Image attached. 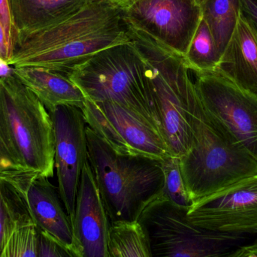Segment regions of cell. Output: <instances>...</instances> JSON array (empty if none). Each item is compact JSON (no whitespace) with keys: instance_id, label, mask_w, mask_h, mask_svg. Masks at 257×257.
Returning a JSON list of instances; mask_svg holds the SVG:
<instances>
[{"instance_id":"cell-11","label":"cell","mask_w":257,"mask_h":257,"mask_svg":"<svg viewBox=\"0 0 257 257\" xmlns=\"http://www.w3.org/2000/svg\"><path fill=\"white\" fill-rule=\"evenodd\" d=\"M49 114L54 127L57 189L71 222L81 174L89 160L87 124L82 110L77 107L59 106Z\"/></svg>"},{"instance_id":"cell-23","label":"cell","mask_w":257,"mask_h":257,"mask_svg":"<svg viewBox=\"0 0 257 257\" xmlns=\"http://www.w3.org/2000/svg\"><path fill=\"white\" fill-rule=\"evenodd\" d=\"M24 205L18 190L6 178L0 176V253L9 222Z\"/></svg>"},{"instance_id":"cell-9","label":"cell","mask_w":257,"mask_h":257,"mask_svg":"<svg viewBox=\"0 0 257 257\" xmlns=\"http://www.w3.org/2000/svg\"><path fill=\"white\" fill-rule=\"evenodd\" d=\"M123 9L128 26L182 56L202 18L196 0H136Z\"/></svg>"},{"instance_id":"cell-19","label":"cell","mask_w":257,"mask_h":257,"mask_svg":"<svg viewBox=\"0 0 257 257\" xmlns=\"http://www.w3.org/2000/svg\"><path fill=\"white\" fill-rule=\"evenodd\" d=\"M107 257H151L146 236L139 222L111 223Z\"/></svg>"},{"instance_id":"cell-32","label":"cell","mask_w":257,"mask_h":257,"mask_svg":"<svg viewBox=\"0 0 257 257\" xmlns=\"http://www.w3.org/2000/svg\"><path fill=\"white\" fill-rule=\"evenodd\" d=\"M109 1L115 3V4L118 5L119 6L124 9V8L127 7L130 5H131L132 3L136 2V0H109Z\"/></svg>"},{"instance_id":"cell-6","label":"cell","mask_w":257,"mask_h":257,"mask_svg":"<svg viewBox=\"0 0 257 257\" xmlns=\"http://www.w3.org/2000/svg\"><path fill=\"white\" fill-rule=\"evenodd\" d=\"M0 128L12 154L27 172L52 178L55 142L51 115L14 75L0 78Z\"/></svg>"},{"instance_id":"cell-10","label":"cell","mask_w":257,"mask_h":257,"mask_svg":"<svg viewBox=\"0 0 257 257\" xmlns=\"http://www.w3.org/2000/svg\"><path fill=\"white\" fill-rule=\"evenodd\" d=\"M190 223L232 235H257V175L199 199L188 208Z\"/></svg>"},{"instance_id":"cell-5","label":"cell","mask_w":257,"mask_h":257,"mask_svg":"<svg viewBox=\"0 0 257 257\" xmlns=\"http://www.w3.org/2000/svg\"><path fill=\"white\" fill-rule=\"evenodd\" d=\"M68 76L87 100L119 104L160 133L145 79V64L131 41L99 51Z\"/></svg>"},{"instance_id":"cell-33","label":"cell","mask_w":257,"mask_h":257,"mask_svg":"<svg viewBox=\"0 0 257 257\" xmlns=\"http://www.w3.org/2000/svg\"><path fill=\"white\" fill-rule=\"evenodd\" d=\"M247 247H248L250 254L253 257H257V240L252 242L251 244H247Z\"/></svg>"},{"instance_id":"cell-35","label":"cell","mask_w":257,"mask_h":257,"mask_svg":"<svg viewBox=\"0 0 257 257\" xmlns=\"http://www.w3.org/2000/svg\"><path fill=\"white\" fill-rule=\"evenodd\" d=\"M249 257H253V256H252L251 254H250V256H249Z\"/></svg>"},{"instance_id":"cell-12","label":"cell","mask_w":257,"mask_h":257,"mask_svg":"<svg viewBox=\"0 0 257 257\" xmlns=\"http://www.w3.org/2000/svg\"><path fill=\"white\" fill-rule=\"evenodd\" d=\"M73 241L84 257H107L111 223L90 163L83 169L71 221Z\"/></svg>"},{"instance_id":"cell-20","label":"cell","mask_w":257,"mask_h":257,"mask_svg":"<svg viewBox=\"0 0 257 257\" xmlns=\"http://www.w3.org/2000/svg\"><path fill=\"white\" fill-rule=\"evenodd\" d=\"M184 57L192 72H213L217 69L220 55L212 34L202 18Z\"/></svg>"},{"instance_id":"cell-13","label":"cell","mask_w":257,"mask_h":257,"mask_svg":"<svg viewBox=\"0 0 257 257\" xmlns=\"http://www.w3.org/2000/svg\"><path fill=\"white\" fill-rule=\"evenodd\" d=\"M23 198L26 208L41 230L66 244L73 241L72 224L63 202L48 178L26 172L7 179Z\"/></svg>"},{"instance_id":"cell-4","label":"cell","mask_w":257,"mask_h":257,"mask_svg":"<svg viewBox=\"0 0 257 257\" xmlns=\"http://www.w3.org/2000/svg\"><path fill=\"white\" fill-rule=\"evenodd\" d=\"M179 160L192 204L257 175L256 157L214 123L202 104L195 120L191 148Z\"/></svg>"},{"instance_id":"cell-8","label":"cell","mask_w":257,"mask_h":257,"mask_svg":"<svg viewBox=\"0 0 257 257\" xmlns=\"http://www.w3.org/2000/svg\"><path fill=\"white\" fill-rule=\"evenodd\" d=\"M193 73L207 115L257 158V96L217 71Z\"/></svg>"},{"instance_id":"cell-24","label":"cell","mask_w":257,"mask_h":257,"mask_svg":"<svg viewBox=\"0 0 257 257\" xmlns=\"http://www.w3.org/2000/svg\"><path fill=\"white\" fill-rule=\"evenodd\" d=\"M39 257H84L75 244H66L39 229Z\"/></svg>"},{"instance_id":"cell-26","label":"cell","mask_w":257,"mask_h":257,"mask_svg":"<svg viewBox=\"0 0 257 257\" xmlns=\"http://www.w3.org/2000/svg\"><path fill=\"white\" fill-rule=\"evenodd\" d=\"M25 207L24 205L22 208L16 213L13 218L9 222L5 233L4 240H3V247H2L0 257H22L19 247H18V241H17L16 229H15V218L17 214L21 209Z\"/></svg>"},{"instance_id":"cell-15","label":"cell","mask_w":257,"mask_h":257,"mask_svg":"<svg viewBox=\"0 0 257 257\" xmlns=\"http://www.w3.org/2000/svg\"><path fill=\"white\" fill-rule=\"evenodd\" d=\"M215 71L257 96V30L241 12Z\"/></svg>"},{"instance_id":"cell-21","label":"cell","mask_w":257,"mask_h":257,"mask_svg":"<svg viewBox=\"0 0 257 257\" xmlns=\"http://www.w3.org/2000/svg\"><path fill=\"white\" fill-rule=\"evenodd\" d=\"M162 166L165 175L164 188L162 194L174 203L189 208L192 203L183 181L179 158L171 156L162 160Z\"/></svg>"},{"instance_id":"cell-2","label":"cell","mask_w":257,"mask_h":257,"mask_svg":"<svg viewBox=\"0 0 257 257\" xmlns=\"http://www.w3.org/2000/svg\"><path fill=\"white\" fill-rule=\"evenodd\" d=\"M130 41L142 57L151 106L160 135L173 157L191 148L201 103L184 56L128 26Z\"/></svg>"},{"instance_id":"cell-3","label":"cell","mask_w":257,"mask_h":257,"mask_svg":"<svg viewBox=\"0 0 257 257\" xmlns=\"http://www.w3.org/2000/svg\"><path fill=\"white\" fill-rule=\"evenodd\" d=\"M87 137L89 163L111 223L137 221L163 193L162 160L117 152L88 126Z\"/></svg>"},{"instance_id":"cell-14","label":"cell","mask_w":257,"mask_h":257,"mask_svg":"<svg viewBox=\"0 0 257 257\" xmlns=\"http://www.w3.org/2000/svg\"><path fill=\"white\" fill-rule=\"evenodd\" d=\"M96 104L117 133L121 144L122 154L145 156L160 160L172 156L160 133L138 114L115 102Z\"/></svg>"},{"instance_id":"cell-34","label":"cell","mask_w":257,"mask_h":257,"mask_svg":"<svg viewBox=\"0 0 257 257\" xmlns=\"http://www.w3.org/2000/svg\"><path fill=\"white\" fill-rule=\"evenodd\" d=\"M202 1H203V0H196V2H197L199 5H200V3H202Z\"/></svg>"},{"instance_id":"cell-27","label":"cell","mask_w":257,"mask_h":257,"mask_svg":"<svg viewBox=\"0 0 257 257\" xmlns=\"http://www.w3.org/2000/svg\"><path fill=\"white\" fill-rule=\"evenodd\" d=\"M0 21L4 27L7 37L15 45L16 50L18 35L12 18L9 0H0Z\"/></svg>"},{"instance_id":"cell-22","label":"cell","mask_w":257,"mask_h":257,"mask_svg":"<svg viewBox=\"0 0 257 257\" xmlns=\"http://www.w3.org/2000/svg\"><path fill=\"white\" fill-rule=\"evenodd\" d=\"M17 241L22 257L39 256V227L24 207L15 218Z\"/></svg>"},{"instance_id":"cell-29","label":"cell","mask_w":257,"mask_h":257,"mask_svg":"<svg viewBox=\"0 0 257 257\" xmlns=\"http://www.w3.org/2000/svg\"><path fill=\"white\" fill-rule=\"evenodd\" d=\"M241 11L257 30V0H241Z\"/></svg>"},{"instance_id":"cell-16","label":"cell","mask_w":257,"mask_h":257,"mask_svg":"<svg viewBox=\"0 0 257 257\" xmlns=\"http://www.w3.org/2000/svg\"><path fill=\"white\" fill-rule=\"evenodd\" d=\"M14 75L31 90L48 112L59 106L82 110L86 98L67 75L41 68H15Z\"/></svg>"},{"instance_id":"cell-25","label":"cell","mask_w":257,"mask_h":257,"mask_svg":"<svg viewBox=\"0 0 257 257\" xmlns=\"http://www.w3.org/2000/svg\"><path fill=\"white\" fill-rule=\"evenodd\" d=\"M27 172L17 160L6 143L0 128V176L11 178Z\"/></svg>"},{"instance_id":"cell-17","label":"cell","mask_w":257,"mask_h":257,"mask_svg":"<svg viewBox=\"0 0 257 257\" xmlns=\"http://www.w3.org/2000/svg\"><path fill=\"white\" fill-rule=\"evenodd\" d=\"M93 1L94 0H9L12 18L18 32V43L29 35L72 16Z\"/></svg>"},{"instance_id":"cell-30","label":"cell","mask_w":257,"mask_h":257,"mask_svg":"<svg viewBox=\"0 0 257 257\" xmlns=\"http://www.w3.org/2000/svg\"><path fill=\"white\" fill-rule=\"evenodd\" d=\"M249 256H250V251H249L247 244H244V245L242 244L231 250L224 257H249Z\"/></svg>"},{"instance_id":"cell-7","label":"cell","mask_w":257,"mask_h":257,"mask_svg":"<svg viewBox=\"0 0 257 257\" xmlns=\"http://www.w3.org/2000/svg\"><path fill=\"white\" fill-rule=\"evenodd\" d=\"M187 210L163 194L142 210L137 221L145 232L151 257H224L245 241V235L195 226L187 219Z\"/></svg>"},{"instance_id":"cell-31","label":"cell","mask_w":257,"mask_h":257,"mask_svg":"<svg viewBox=\"0 0 257 257\" xmlns=\"http://www.w3.org/2000/svg\"><path fill=\"white\" fill-rule=\"evenodd\" d=\"M14 72H15V68L0 57V78L12 76L14 75Z\"/></svg>"},{"instance_id":"cell-28","label":"cell","mask_w":257,"mask_h":257,"mask_svg":"<svg viewBox=\"0 0 257 257\" xmlns=\"http://www.w3.org/2000/svg\"><path fill=\"white\" fill-rule=\"evenodd\" d=\"M15 53V46L7 37L3 24L0 21V57L10 65Z\"/></svg>"},{"instance_id":"cell-18","label":"cell","mask_w":257,"mask_h":257,"mask_svg":"<svg viewBox=\"0 0 257 257\" xmlns=\"http://www.w3.org/2000/svg\"><path fill=\"white\" fill-rule=\"evenodd\" d=\"M200 7L220 58L241 15V0H203Z\"/></svg>"},{"instance_id":"cell-1","label":"cell","mask_w":257,"mask_h":257,"mask_svg":"<svg viewBox=\"0 0 257 257\" xmlns=\"http://www.w3.org/2000/svg\"><path fill=\"white\" fill-rule=\"evenodd\" d=\"M123 8L94 0L63 21L20 41L10 65L69 75L102 50L130 42Z\"/></svg>"}]
</instances>
